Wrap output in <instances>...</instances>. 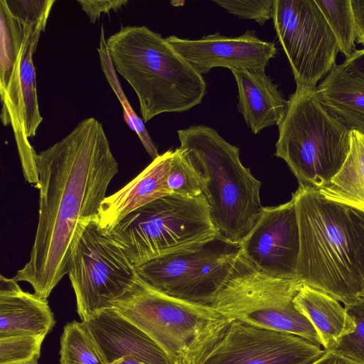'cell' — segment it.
Segmentation results:
<instances>
[{"mask_svg":"<svg viewBox=\"0 0 364 364\" xmlns=\"http://www.w3.org/2000/svg\"><path fill=\"white\" fill-rule=\"evenodd\" d=\"M39 209L28 262L14 279L47 299L68 274L83 228L97 218L107 188L119 171L102 124L89 117L36 155Z\"/></svg>","mask_w":364,"mask_h":364,"instance_id":"1","label":"cell"},{"mask_svg":"<svg viewBox=\"0 0 364 364\" xmlns=\"http://www.w3.org/2000/svg\"><path fill=\"white\" fill-rule=\"evenodd\" d=\"M116 72L136 95L144 122L200 104L207 84L166 41L145 26H122L107 40Z\"/></svg>","mask_w":364,"mask_h":364,"instance_id":"2","label":"cell"},{"mask_svg":"<svg viewBox=\"0 0 364 364\" xmlns=\"http://www.w3.org/2000/svg\"><path fill=\"white\" fill-rule=\"evenodd\" d=\"M299 229L296 278L343 304L363 294L349 208L300 185L292 194Z\"/></svg>","mask_w":364,"mask_h":364,"instance_id":"3","label":"cell"},{"mask_svg":"<svg viewBox=\"0 0 364 364\" xmlns=\"http://www.w3.org/2000/svg\"><path fill=\"white\" fill-rule=\"evenodd\" d=\"M177 134L179 148L199 178L218 233L240 244L261 215V182L242 164L239 148L215 129L193 125Z\"/></svg>","mask_w":364,"mask_h":364,"instance_id":"4","label":"cell"},{"mask_svg":"<svg viewBox=\"0 0 364 364\" xmlns=\"http://www.w3.org/2000/svg\"><path fill=\"white\" fill-rule=\"evenodd\" d=\"M112 308L153 340L173 364H202L232 321L210 305L167 295L139 277Z\"/></svg>","mask_w":364,"mask_h":364,"instance_id":"5","label":"cell"},{"mask_svg":"<svg viewBox=\"0 0 364 364\" xmlns=\"http://www.w3.org/2000/svg\"><path fill=\"white\" fill-rule=\"evenodd\" d=\"M278 128L274 155L287 163L300 185L321 188L349 153L351 130L322 104L316 87L296 84Z\"/></svg>","mask_w":364,"mask_h":364,"instance_id":"6","label":"cell"},{"mask_svg":"<svg viewBox=\"0 0 364 364\" xmlns=\"http://www.w3.org/2000/svg\"><path fill=\"white\" fill-rule=\"evenodd\" d=\"M106 233L136 267L218 234L203 194L164 196L129 213Z\"/></svg>","mask_w":364,"mask_h":364,"instance_id":"7","label":"cell"},{"mask_svg":"<svg viewBox=\"0 0 364 364\" xmlns=\"http://www.w3.org/2000/svg\"><path fill=\"white\" fill-rule=\"evenodd\" d=\"M303 284L296 278L262 273L240 253L210 306L232 321L296 335L321 346L313 325L294 304Z\"/></svg>","mask_w":364,"mask_h":364,"instance_id":"8","label":"cell"},{"mask_svg":"<svg viewBox=\"0 0 364 364\" xmlns=\"http://www.w3.org/2000/svg\"><path fill=\"white\" fill-rule=\"evenodd\" d=\"M68 274L82 321L110 309L134 287L136 266L120 246L90 221L80 232L70 258Z\"/></svg>","mask_w":364,"mask_h":364,"instance_id":"9","label":"cell"},{"mask_svg":"<svg viewBox=\"0 0 364 364\" xmlns=\"http://www.w3.org/2000/svg\"><path fill=\"white\" fill-rule=\"evenodd\" d=\"M240 253V244L218 234L204 242L136 267L139 277L157 291L210 305Z\"/></svg>","mask_w":364,"mask_h":364,"instance_id":"10","label":"cell"},{"mask_svg":"<svg viewBox=\"0 0 364 364\" xmlns=\"http://www.w3.org/2000/svg\"><path fill=\"white\" fill-rule=\"evenodd\" d=\"M272 21L296 84L316 87L340 52L315 0H274Z\"/></svg>","mask_w":364,"mask_h":364,"instance_id":"11","label":"cell"},{"mask_svg":"<svg viewBox=\"0 0 364 364\" xmlns=\"http://www.w3.org/2000/svg\"><path fill=\"white\" fill-rule=\"evenodd\" d=\"M21 23L24 26V32L16 46L14 65L6 83L0 87L1 119L4 126L11 125L26 180L37 186V154L28 139L36 136L43 121L33 55L41 33L45 30L28 23Z\"/></svg>","mask_w":364,"mask_h":364,"instance_id":"12","label":"cell"},{"mask_svg":"<svg viewBox=\"0 0 364 364\" xmlns=\"http://www.w3.org/2000/svg\"><path fill=\"white\" fill-rule=\"evenodd\" d=\"M323 352L302 337L232 321L202 364H310Z\"/></svg>","mask_w":364,"mask_h":364,"instance_id":"13","label":"cell"},{"mask_svg":"<svg viewBox=\"0 0 364 364\" xmlns=\"http://www.w3.org/2000/svg\"><path fill=\"white\" fill-rule=\"evenodd\" d=\"M240 246L242 255L259 272L275 277L296 278L300 240L294 199L263 207Z\"/></svg>","mask_w":364,"mask_h":364,"instance_id":"14","label":"cell"},{"mask_svg":"<svg viewBox=\"0 0 364 364\" xmlns=\"http://www.w3.org/2000/svg\"><path fill=\"white\" fill-rule=\"evenodd\" d=\"M166 39L200 75L218 67L230 70L265 69L277 51L274 43L259 38L250 30L237 37L215 33L199 39L174 35Z\"/></svg>","mask_w":364,"mask_h":364,"instance_id":"15","label":"cell"},{"mask_svg":"<svg viewBox=\"0 0 364 364\" xmlns=\"http://www.w3.org/2000/svg\"><path fill=\"white\" fill-rule=\"evenodd\" d=\"M83 322L107 364L122 358L145 364H173L153 340L113 308L102 310Z\"/></svg>","mask_w":364,"mask_h":364,"instance_id":"16","label":"cell"},{"mask_svg":"<svg viewBox=\"0 0 364 364\" xmlns=\"http://www.w3.org/2000/svg\"><path fill=\"white\" fill-rule=\"evenodd\" d=\"M174 150L169 149L154 159L122 188L106 196L97 213L99 228L108 232L133 211L171 194L167 179Z\"/></svg>","mask_w":364,"mask_h":364,"instance_id":"17","label":"cell"},{"mask_svg":"<svg viewBox=\"0 0 364 364\" xmlns=\"http://www.w3.org/2000/svg\"><path fill=\"white\" fill-rule=\"evenodd\" d=\"M0 278V338L46 337L55 324L47 299L23 291L14 277Z\"/></svg>","mask_w":364,"mask_h":364,"instance_id":"18","label":"cell"},{"mask_svg":"<svg viewBox=\"0 0 364 364\" xmlns=\"http://www.w3.org/2000/svg\"><path fill=\"white\" fill-rule=\"evenodd\" d=\"M238 90V110L255 134L284 119L288 100H285L265 69L231 70Z\"/></svg>","mask_w":364,"mask_h":364,"instance_id":"19","label":"cell"},{"mask_svg":"<svg viewBox=\"0 0 364 364\" xmlns=\"http://www.w3.org/2000/svg\"><path fill=\"white\" fill-rule=\"evenodd\" d=\"M294 304L313 325L326 350H334L341 339L355 328L345 307L323 291L303 284Z\"/></svg>","mask_w":364,"mask_h":364,"instance_id":"20","label":"cell"},{"mask_svg":"<svg viewBox=\"0 0 364 364\" xmlns=\"http://www.w3.org/2000/svg\"><path fill=\"white\" fill-rule=\"evenodd\" d=\"M326 108L350 130L364 134V82L343 64L335 65L316 87Z\"/></svg>","mask_w":364,"mask_h":364,"instance_id":"21","label":"cell"},{"mask_svg":"<svg viewBox=\"0 0 364 364\" xmlns=\"http://www.w3.org/2000/svg\"><path fill=\"white\" fill-rule=\"evenodd\" d=\"M316 191L329 200L364 213V134L350 131V147L344 164Z\"/></svg>","mask_w":364,"mask_h":364,"instance_id":"22","label":"cell"},{"mask_svg":"<svg viewBox=\"0 0 364 364\" xmlns=\"http://www.w3.org/2000/svg\"><path fill=\"white\" fill-rule=\"evenodd\" d=\"M60 364H107L85 322L65 325L60 337Z\"/></svg>","mask_w":364,"mask_h":364,"instance_id":"23","label":"cell"},{"mask_svg":"<svg viewBox=\"0 0 364 364\" xmlns=\"http://www.w3.org/2000/svg\"><path fill=\"white\" fill-rule=\"evenodd\" d=\"M102 69L105 73L107 82L119 100L124 112V118L129 128L134 131L139 138L147 153L154 159L160 154L158 149L151 139L143 119L140 118L133 110L123 90L120 86L116 70L110 59L107 48V40L105 38L104 28L102 26L100 31V46L97 48Z\"/></svg>","mask_w":364,"mask_h":364,"instance_id":"24","label":"cell"},{"mask_svg":"<svg viewBox=\"0 0 364 364\" xmlns=\"http://www.w3.org/2000/svg\"><path fill=\"white\" fill-rule=\"evenodd\" d=\"M335 36L340 52L349 58L355 50L356 31L350 0H315Z\"/></svg>","mask_w":364,"mask_h":364,"instance_id":"25","label":"cell"},{"mask_svg":"<svg viewBox=\"0 0 364 364\" xmlns=\"http://www.w3.org/2000/svg\"><path fill=\"white\" fill-rule=\"evenodd\" d=\"M167 183L171 194L189 198L203 194L195 170L179 147L174 149Z\"/></svg>","mask_w":364,"mask_h":364,"instance_id":"26","label":"cell"},{"mask_svg":"<svg viewBox=\"0 0 364 364\" xmlns=\"http://www.w3.org/2000/svg\"><path fill=\"white\" fill-rule=\"evenodd\" d=\"M44 338L37 336L0 338V364H38Z\"/></svg>","mask_w":364,"mask_h":364,"instance_id":"27","label":"cell"},{"mask_svg":"<svg viewBox=\"0 0 364 364\" xmlns=\"http://www.w3.org/2000/svg\"><path fill=\"white\" fill-rule=\"evenodd\" d=\"M355 324V330L346 335L334 350L337 353L359 364H364V295L344 304Z\"/></svg>","mask_w":364,"mask_h":364,"instance_id":"28","label":"cell"},{"mask_svg":"<svg viewBox=\"0 0 364 364\" xmlns=\"http://www.w3.org/2000/svg\"><path fill=\"white\" fill-rule=\"evenodd\" d=\"M11 16L46 30L47 20L55 0H3Z\"/></svg>","mask_w":364,"mask_h":364,"instance_id":"29","label":"cell"},{"mask_svg":"<svg viewBox=\"0 0 364 364\" xmlns=\"http://www.w3.org/2000/svg\"><path fill=\"white\" fill-rule=\"evenodd\" d=\"M214 3L239 18L264 25L272 18L274 0H214Z\"/></svg>","mask_w":364,"mask_h":364,"instance_id":"30","label":"cell"},{"mask_svg":"<svg viewBox=\"0 0 364 364\" xmlns=\"http://www.w3.org/2000/svg\"><path fill=\"white\" fill-rule=\"evenodd\" d=\"M77 2L87 14L90 23H95L102 14H109L111 11H117L124 6L127 0H77Z\"/></svg>","mask_w":364,"mask_h":364,"instance_id":"31","label":"cell"},{"mask_svg":"<svg viewBox=\"0 0 364 364\" xmlns=\"http://www.w3.org/2000/svg\"><path fill=\"white\" fill-rule=\"evenodd\" d=\"M357 237V257L360 272L364 295V213L349 208ZM362 295V296H363Z\"/></svg>","mask_w":364,"mask_h":364,"instance_id":"32","label":"cell"},{"mask_svg":"<svg viewBox=\"0 0 364 364\" xmlns=\"http://www.w3.org/2000/svg\"><path fill=\"white\" fill-rule=\"evenodd\" d=\"M343 64L351 74L364 82V48L356 50Z\"/></svg>","mask_w":364,"mask_h":364,"instance_id":"33","label":"cell"},{"mask_svg":"<svg viewBox=\"0 0 364 364\" xmlns=\"http://www.w3.org/2000/svg\"><path fill=\"white\" fill-rule=\"evenodd\" d=\"M355 20L356 41L364 46V0H350Z\"/></svg>","mask_w":364,"mask_h":364,"instance_id":"34","label":"cell"},{"mask_svg":"<svg viewBox=\"0 0 364 364\" xmlns=\"http://www.w3.org/2000/svg\"><path fill=\"white\" fill-rule=\"evenodd\" d=\"M310 364H359L344 356L337 353L334 350H326L316 360Z\"/></svg>","mask_w":364,"mask_h":364,"instance_id":"35","label":"cell"},{"mask_svg":"<svg viewBox=\"0 0 364 364\" xmlns=\"http://www.w3.org/2000/svg\"><path fill=\"white\" fill-rule=\"evenodd\" d=\"M117 364H145V363L138 362V361H134V360H124L122 358Z\"/></svg>","mask_w":364,"mask_h":364,"instance_id":"36","label":"cell"},{"mask_svg":"<svg viewBox=\"0 0 364 364\" xmlns=\"http://www.w3.org/2000/svg\"><path fill=\"white\" fill-rule=\"evenodd\" d=\"M18 364H35V363H18Z\"/></svg>","mask_w":364,"mask_h":364,"instance_id":"37","label":"cell"},{"mask_svg":"<svg viewBox=\"0 0 364 364\" xmlns=\"http://www.w3.org/2000/svg\"><path fill=\"white\" fill-rule=\"evenodd\" d=\"M122 359L118 360L115 364H117Z\"/></svg>","mask_w":364,"mask_h":364,"instance_id":"38","label":"cell"},{"mask_svg":"<svg viewBox=\"0 0 364 364\" xmlns=\"http://www.w3.org/2000/svg\"><path fill=\"white\" fill-rule=\"evenodd\" d=\"M117 361H115L114 363H113L112 364H115L117 363Z\"/></svg>","mask_w":364,"mask_h":364,"instance_id":"39","label":"cell"}]
</instances>
